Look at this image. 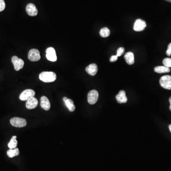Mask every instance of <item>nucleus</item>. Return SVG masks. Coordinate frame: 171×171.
<instances>
[{"instance_id":"6","label":"nucleus","mask_w":171,"mask_h":171,"mask_svg":"<svg viewBox=\"0 0 171 171\" xmlns=\"http://www.w3.org/2000/svg\"><path fill=\"white\" fill-rule=\"evenodd\" d=\"M28 58L32 61H37L41 59L40 52L37 49H33L29 52Z\"/></svg>"},{"instance_id":"19","label":"nucleus","mask_w":171,"mask_h":171,"mask_svg":"<svg viewBox=\"0 0 171 171\" xmlns=\"http://www.w3.org/2000/svg\"><path fill=\"white\" fill-rule=\"evenodd\" d=\"M16 136H13L11 139L9 143L8 144L9 148L10 149H14V148H16L17 146L18 142L17 141Z\"/></svg>"},{"instance_id":"16","label":"nucleus","mask_w":171,"mask_h":171,"mask_svg":"<svg viewBox=\"0 0 171 171\" xmlns=\"http://www.w3.org/2000/svg\"><path fill=\"white\" fill-rule=\"evenodd\" d=\"M155 72L157 73H168L170 71V68L166 66H157L154 69Z\"/></svg>"},{"instance_id":"4","label":"nucleus","mask_w":171,"mask_h":171,"mask_svg":"<svg viewBox=\"0 0 171 171\" xmlns=\"http://www.w3.org/2000/svg\"><path fill=\"white\" fill-rule=\"evenodd\" d=\"M35 92L33 89H28L24 90L20 96V99L22 101H27L32 97H34Z\"/></svg>"},{"instance_id":"12","label":"nucleus","mask_w":171,"mask_h":171,"mask_svg":"<svg viewBox=\"0 0 171 171\" xmlns=\"http://www.w3.org/2000/svg\"><path fill=\"white\" fill-rule=\"evenodd\" d=\"M116 100L119 103H126L128 101V98L126 96V92L124 90H121L115 97Z\"/></svg>"},{"instance_id":"28","label":"nucleus","mask_w":171,"mask_h":171,"mask_svg":"<svg viewBox=\"0 0 171 171\" xmlns=\"http://www.w3.org/2000/svg\"><path fill=\"white\" fill-rule=\"evenodd\" d=\"M169 129H170V131L171 132V125H169Z\"/></svg>"},{"instance_id":"20","label":"nucleus","mask_w":171,"mask_h":171,"mask_svg":"<svg viewBox=\"0 0 171 171\" xmlns=\"http://www.w3.org/2000/svg\"><path fill=\"white\" fill-rule=\"evenodd\" d=\"M100 36L102 37L106 38L109 36L110 34V31L108 28L104 27L103 28L100 30V33H99Z\"/></svg>"},{"instance_id":"18","label":"nucleus","mask_w":171,"mask_h":171,"mask_svg":"<svg viewBox=\"0 0 171 171\" xmlns=\"http://www.w3.org/2000/svg\"><path fill=\"white\" fill-rule=\"evenodd\" d=\"M19 154V150L18 148L10 149L7 152V155L10 158H12V157H15V156H18Z\"/></svg>"},{"instance_id":"7","label":"nucleus","mask_w":171,"mask_h":171,"mask_svg":"<svg viewBox=\"0 0 171 171\" xmlns=\"http://www.w3.org/2000/svg\"><path fill=\"white\" fill-rule=\"evenodd\" d=\"M11 61L14 65V69L16 71H19L23 68L25 62L23 60L18 58L17 56H13L11 58Z\"/></svg>"},{"instance_id":"2","label":"nucleus","mask_w":171,"mask_h":171,"mask_svg":"<svg viewBox=\"0 0 171 171\" xmlns=\"http://www.w3.org/2000/svg\"><path fill=\"white\" fill-rule=\"evenodd\" d=\"M160 85L163 88L171 90V76L170 75H165L161 77L160 79Z\"/></svg>"},{"instance_id":"24","label":"nucleus","mask_w":171,"mask_h":171,"mask_svg":"<svg viewBox=\"0 0 171 171\" xmlns=\"http://www.w3.org/2000/svg\"><path fill=\"white\" fill-rule=\"evenodd\" d=\"M166 54L168 55V56H170L171 55V43H170L169 45H168V49H167V51H166Z\"/></svg>"},{"instance_id":"26","label":"nucleus","mask_w":171,"mask_h":171,"mask_svg":"<svg viewBox=\"0 0 171 171\" xmlns=\"http://www.w3.org/2000/svg\"><path fill=\"white\" fill-rule=\"evenodd\" d=\"M169 102H170V110L171 111V97L169 98Z\"/></svg>"},{"instance_id":"10","label":"nucleus","mask_w":171,"mask_h":171,"mask_svg":"<svg viewBox=\"0 0 171 171\" xmlns=\"http://www.w3.org/2000/svg\"><path fill=\"white\" fill-rule=\"evenodd\" d=\"M26 10L27 13L30 16H35L37 15L38 12L35 5L32 3H29L27 5Z\"/></svg>"},{"instance_id":"11","label":"nucleus","mask_w":171,"mask_h":171,"mask_svg":"<svg viewBox=\"0 0 171 171\" xmlns=\"http://www.w3.org/2000/svg\"><path fill=\"white\" fill-rule=\"evenodd\" d=\"M38 104L37 99L34 97H32L27 100L26 106L29 110H32L36 108Z\"/></svg>"},{"instance_id":"23","label":"nucleus","mask_w":171,"mask_h":171,"mask_svg":"<svg viewBox=\"0 0 171 171\" xmlns=\"http://www.w3.org/2000/svg\"><path fill=\"white\" fill-rule=\"evenodd\" d=\"M5 8V3L4 0H0V11H3Z\"/></svg>"},{"instance_id":"14","label":"nucleus","mask_w":171,"mask_h":171,"mask_svg":"<svg viewBox=\"0 0 171 171\" xmlns=\"http://www.w3.org/2000/svg\"><path fill=\"white\" fill-rule=\"evenodd\" d=\"M41 106L43 110H49L51 108V104L50 101L46 97L43 96L41 99Z\"/></svg>"},{"instance_id":"29","label":"nucleus","mask_w":171,"mask_h":171,"mask_svg":"<svg viewBox=\"0 0 171 171\" xmlns=\"http://www.w3.org/2000/svg\"><path fill=\"white\" fill-rule=\"evenodd\" d=\"M165 1L169 2H171V0H165Z\"/></svg>"},{"instance_id":"1","label":"nucleus","mask_w":171,"mask_h":171,"mask_svg":"<svg viewBox=\"0 0 171 171\" xmlns=\"http://www.w3.org/2000/svg\"><path fill=\"white\" fill-rule=\"evenodd\" d=\"M39 79L46 83H50L55 81L57 79L56 74L53 72H43L39 75Z\"/></svg>"},{"instance_id":"15","label":"nucleus","mask_w":171,"mask_h":171,"mask_svg":"<svg viewBox=\"0 0 171 171\" xmlns=\"http://www.w3.org/2000/svg\"><path fill=\"white\" fill-rule=\"evenodd\" d=\"M125 60L127 63L129 65H132L135 62V59H134V54L132 52H128L125 54L124 56Z\"/></svg>"},{"instance_id":"22","label":"nucleus","mask_w":171,"mask_h":171,"mask_svg":"<svg viewBox=\"0 0 171 171\" xmlns=\"http://www.w3.org/2000/svg\"><path fill=\"white\" fill-rule=\"evenodd\" d=\"M125 52V49L123 48V47H120V48L118 49V51H117V53H116V56L118 57H120Z\"/></svg>"},{"instance_id":"13","label":"nucleus","mask_w":171,"mask_h":171,"mask_svg":"<svg viewBox=\"0 0 171 171\" xmlns=\"http://www.w3.org/2000/svg\"><path fill=\"white\" fill-rule=\"evenodd\" d=\"M98 67L95 63L90 64L86 68V71L91 76H95L97 73Z\"/></svg>"},{"instance_id":"27","label":"nucleus","mask_w":171,"mask_h":171,"mask_svg":"<svg viewBox=\"0 0 171 171\" xmlns=\"http://www.w3.org/2000/svg\"><path fill=\"white\" fill-rule=\"evenodd\" d=\"M67 99H68V98H67V97H63V101H64V102L65 101H66V100H67Z\"/></svg>"},{"instance_id":"8","label":"nucleus","mask_w":171,"mask_h":171,"mask_svg":"<svg viewBox=\"0 0 171 171\" xmlns=\"http://www.w3.org/2000/svg\"><path fill=\"white\" fill-rule=\"evenodd\" d=\"M46 56L47 59L51 61L55 62L57 60L56 51L52 47H49L47 49Z\"/></svg>"},{"instance_id":"25","label":"nucleus","mask_w":171,"mask_h":171,"mask_svg":"<svg viewBox=\"0 0 171 171\" xmlns=\"http://www.w3.org/2000/svg\"><path fill=\"white\" fill-rule=\"evenodd\" d=\"M118 57L116 55H113L111 57L110 59V61L111 62H113L116 61L118 60Z\"/></svg>"},{"instance_id":"3","label":"nucleus","mask_w":171,"mask_h":171,"mask_svg":"<svg viewBox=\"0 0 171 171\" xmlns=\"http://www.w3.org/2000/svg\"><path fill=\"white\" fill-rule=\"evenodd\" d=\"M10 123L12 126L16 128H23L27 125L26 120L25 119L17 117L12 118L10 120Z\"/></svg>"},{"instance_id":"21","label":"nucleus","mask_w":171,"mask_h":171,"mask_svg":"<svg viewBox=\"0 0 171 171\" xmlns=\"http://www.w3.org/2000/svg\"><path fill=\"white\" fill-rule=\"evenodd\" d=\"M163 63L164 66L171 68V58H165L163 60Z\"/></svg>"},{"instance_id":"17","label":"nucleus","mask_w":171,"mask_h":171,"mask_svg":"<svg viewBox=\"0 0 171 171\" xmlns=\"http://www.w3.org/2000/svg\"><path fill=\"white\" fill-rule=\"evenodd\" d=\"M64 102L70 112H73L75 110L76 107H75L73 100L68 98Z\"/></svg>"},{"instance_id":"5","label":"nucleus","mask_w":171,"mask_h":171,"mask_svg":"<svg viewBox=\"0 0 171 171\" xmlns=\"http://www.w3.org/2000/svg\"><path fill=\"white\" fill-rule=\"evenodd\" d=\"M98 97L99 94L97 90H91L88 95V102L91 105L95 104L98 100Z\"/></svg>"},{"instance_id":"9","label":"nucleus","mask_w":171,"mask_h":171,"mask_svg":"<svg viewBox=\"0 0 171 171\" xmlns=\"http://www.w3.org/2000/svg\"><path fill=\"white\" fill-rule=\"evenodd\" d=\"M146 26V24L144 20H142L137 19L135 21L134 25V29L136 32L143 31Z\"/></svg>"}]
</instances>
